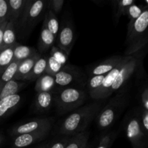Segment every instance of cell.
I'll list each match as a JSON object with an SVG mask.
<instances>
[{"instance_id":"obj_21","label":"cell","mask_w":148,"mask_h":148,"mask_svg":"<svg viewBox=\"0 0 148 148\" xmlns=\"http://www.w3.org/2000/svg\"><path fill=\"white\" fill-rule=\"evenodd\" d=\"M25 85V82L14 80V79L9 81L4 85H2L0 83V100L9 95L17 94Z\"/></svg>"},{"instance_id":"obj_25","label":"cell","mask_w":148,"mask_h":148,"mask_svg":"<svg viewBox=\"0 0 148 148\" xmlns=\"http://www.w3.org/2000/svg\"><path fill=\"white\" fill-rule=\"evenodd\" d=\"M89 137L90 132L88 131L71 136L65 148H88Z\"/></svg>"},{"instance_id":"obj_38","label":"cell","mask_w":148,"mask_h":148,"mask_svg":"<svg viewBox=\"0 0 148 148\" xmlns=\"http://www.w3.org/2000/svg\"><path fill=\"white\" fill-rule=\"evenodd\" d=\"M141 103L142 107L144 110L148 111V88L145 87L141 94Z\"/></svg>"},{"instance_id":"obj_27","label":"cell","mask_w":148,"mask_h":148,"mask_svg":"<svg viewBox=\"0 0 148 148\" xmlns=\"http://www.w3.org/2000/svg\"><path fill=\"white\" fill-rule=\"evenodd\" d=\"M20 62H12L8 67L4 71L2 74L0 76V83L1 85H4L9 81L13 79L14 77L15 76V74L17 72V67Z\"/></svg>"},{"instance_id":"obj_8","label":"cell","mask_w":148,"mask_h":148,"mask_svg":"<svg viewBox=\"0 0 148 148\" xmlns=\"http://www.w3.org/2000/svg\"><path fill=\"white\" fill-rule=\"evenodd\" d=\"M132 56H124L122 61L114 69H113L111 72H109L105 75V77L103 80L101 87L98 90H96L95 92L90 94V96L92 99L96 100V101H101V100H104L108 98V92H109L110 89H111L113 83L115 81L120 69L129 59H131Z\"/></svg>"},{"instance_id":"obj_12","label":"cell","mask_w":148,"mask_h":148,"mask_svg":"<svg viewBox=\"0 0 148 148\" xmlns=\"http://www.w3.org/2000/svg\"><path fill=\"white\" fill-rule=\"evenodd\" d=\"M51 130H42L36 132L27 133V134H20L13 137L12 143V148H25L37 142H40L44 140Z\"/></svg>"},{"instance_id":"obj_18","label":"cell","mask_w":148,"mask_h":148,"mask_svg":"<svg viewBox=\"0 0 148 148\" xmlns=\"http://www.w3.org/2000/svg\"><path fill=\"white\" fill-rule=\"evenodd\" d=\"M56 83L53 75L45 72L44 74L39 77L36 79L35 90L37 92H54L53 90L56 88Z\"/></svg>"},{"instance_id":"obj_29","label":"cell","mask_w":148,"mask_h":148,"mask_svg":"<svg viewBox=\"0 0 148 148\" xmlns=\"http://www.w3.org/2000/svg\"><path fill=\"white\" fill-rule=\"evenodd\" d=\"M118 136V132L116 131L106 134L101 137L98 146L96 148H110L113 145L114 142Z\"/></svg>"},{"instance_id":"obj_26","label":"cell","mask_w":148,"mask_h":148,"mask_svg":"<svg viewBox=\"0 0 148 148\" xmlns=\"http://www.w3.org/2000/svg\"><path fill=\"white\" fill-rule=\"evenodd\" d=\"M15 44L10 47L5 48L0 51V76L13 62V51Z\"/></svg>"},{"instance_id":"obj_30","label":"cell","mask_w":148,"mask_h":148,"mask_svg":"<svg viewBox=\"0 0 148 148\" xmlns=\"http://www.w3.org/2000/svg\"><path fill=\"white\" fill-rule=\"evenodd\" d=\"M105 75H97V76H90L87 82V89L88 93L91 94L101 87Z\"/></svg>"},{"instance_id":"obj_22","label":"cell","mask_w":148,"mask_h":148,"mask_svg":"<svg viewBox=\"0 0 148 148\" xmlns=\"http://www.w3.org/2000/svg\"><path fill=\"white\" fill-rule=\"evenodd\" d=\"M37 52L33 48L17 43L13 51V62H20L32 56Z\"/></svg>"},{"instance_id":"obj_32","label":"cell","mask_w":148,"mask_h":148,"mask_svg":"<svg viewBox=\"0 0 148 148\" xmlns=\"http://www.w3.org/2000/svg\"><path fill=\"white\" fill-rule=\"evenodd\" d=\"M49 55H51L55 60L57 61L58 62H59L62 64H66L68 56L61 49H59L57 46H52L51 49H50V54Z\"/></svg>"},{"instance_id":"obj_39","label":"cell","mask_w":148,"mask_h":148,"mask_svg":"<svg viewBox=\"0 0 148 148\" xmlns=\"http://www.w3.org/2000/svg\"><path fill=\"white\" fill-rule=\"evenodd\" d=\"M7 22H5L3 24L0 25V51L2 50V44H3V34H4V30L7 25Z\"/></svg>"},{"instance_id":"obj_13","label":"cell","mask_w":148,"mask_h":148,"mask_svg":"<svg viewBox=\"0 0 148 148\" xmlns=\"http://www.w3.org/2000/svg\"><path fill=\"white\" fill-rule=\"evenodd\" d=\"M21 96L18 93L9 95L0 100V121L14 112L21 102Z\"/></svg>"},{"instance_id":"obj_4","label":"cell","mask_w":148,"mask_h":148,"mask_svg":"<svg viewBox=\"0 0 148 148\" xmlns=\"http://www.w3.org/2000/svg\"><path fill=\"white\" fill-rule=\"evenodd\" d=\"M54 94V103L59 114H64L79 108L87 100L86 91L75 87L59 88Z\"/></svg>"},{"instance_id":"obj_2","label":"cell","mask_w":148,"mask_h":148,"mask_svg":"<svg viewBox=\"0 0 148 148\" xmlns=\"http://www.w3.org/2000/svg\"><path fill=\"white\" fill-rule=\"evenodd\" d=\"M148 10L144 9L141 15L134 22H129L125 44V56H132L148 43Z\"/></svg>"},{"instance_id":"obj_10","label":"cell","mask_w":148,"mask_h":148,"mask_svg":"<svg viewBox=\"0 0 148 148\" xmlns=\"http://www.w3.org/2000/svg\"><path fill=\"white\" fill-rule=\"evenodd\" d=\"M80 77V72L78 68L69 64H66L54 75L56 86L59 88L70 87L71 85L77 82Z\"/></svg>"},{"instance_id":"obj_7","label":"cell","mask_w":148,"mask_h":148,"mask_svg":"<svg viewBox=\"0 0 148 148\" xmlns=\"http://www.w3.org/2000/svg\"><path fill=\"white\" fill-rule=\"evenodd\" d=\"M53 122H54V119L51 117L33 119L13 126L9 131V134L11 137H14L27 133L36 132L42 130H51Z\"/></svg>"},{"instance_id":"obj_19","label":"cell","mask_w":148,"mask_h":148,"mask_svg":"<svg viewBox=\"0 0 148 148\" xmlns=\"http://www.w3.org/2000/svg\"><path fill=\"white\" fill-rule=\"evenodd\" d=\"M55 40H56V38L48 30L44 23H43L38 42L39 53L42 54L44 52L50 50L52 46H54Z\"/></svg>"},{"instance_id":"obj_1","label":"cell","mask_w":148,"mask_h":148,"mask_svg":"<svg viewBox=\"0 0 148 148\" xmlns=\"http://www.w3.org/2000/svg\"><path fill=\"white\" fill-rule=\"evenodd\" d=\"M101 109V102L82 106L74 110L59 124L56 132L60 135L73 136L86 131L92 120Z\"/></svg>"},{"instance_id":"obj_16","label":"cell","mask_w":148,"mask_h":148,"mask_svg":"<svg viewBox=\"0 0 148 148\" xmlns=\"http://www.w3.org/2000/svg\"><path fill=\"white\" fill-rule=\"evenodd\" d=\"M42 54H40L38 51L35 53L30 57L22 61L19 63L18 67H17V72L15 74V76L14 77L13 79L17 81H23V79L30 73L33 68V65L36 63L38 59L41 56Z\"/></svg>"},{"instance_id":"obj_3","label":"cell","mask_w":148,"mask_h":148,"mask_svg":"<svg viewBox=\"0 0 148 148\" xmlns=\"http://www.w3.org/2000/svg\"><path fill=\"white\" fill-rule=\"evenodd\" d=\"M130 101V94L125 88H122L109 100L98 114L96 121L98 128L106 130L116 120Z\"/></svg>"},{"instance_id":"obj_33","label":"cell","mask_w":148,"mask_h":148,"mask_svg":"<svg viewBox=\"0 0 148 148\" xmlns=\"http://www.w3.org/2000/svg\"><path fill=\"white\" fill-rule=\"evenodd\" d=\"M143 10H144V9L139 7L138 5H137V4L134 3V4H132L131 6H130V7H128L126 15L128 17L130 22H134L141 15Z\"/></svg>"},{"instance_id":"obj_37","label":"cell","mask_w":148,"mask_h":148,"mask_svg":"<svg viewBox=\"0 0 148 148\" xmlns=\"http://www.w3.org/2000/svg\"><path fill=\"white\" fill-rule=\"evenodd\" d=\"M140 121L143 131L147 135L148 133V111L140 109Z\"/></svg>"},{"instance_id":"obj_9","label":"cell","mask_w":148,"mask_h":148,"mask_svg":"<svg viewBox=\"0 0 148 148\" xmlns=\"http://www.w3.org/2000/svg\"><path fill=\"white\" fill-rule=\"evenodd\" d=\"M137 64H138V61L137 58L132 56L130 59H129L121 67L116 78L115 81L113 83L109 92H108V97L112 95L113 93L116 92V91L120 90L122 89L123 86L127 83L130 77L132 76L134 71L137 69Z\"/></svg>"},{"instance_id":"obj_15","label":"cell","mask_w":148,"mask_h":148,"mask_svg":"<svg viewBox=\"0 0 148 148\" xmlns=\"http://www.w3.org/2000/svg\"><path fill=\"white\" fill-rule=\"evenodd\" d=\"M54 93L51 92H38L35 98V109L38 113H45L49 111L54 102Z\"/></svg>"},{"instance_id":"obj_28","label":"cell","mask_w":148,"mask_h":148,"mask_svg":"<svg viewBox=\"0 0 148 148\" xmlns=\"http://www.w3.org/2000/svg\"><path fill=\"white\" fill-rule=\"evenodd\" d=\"M134 3H135L134 0H121V1H118L116 12L115 14L114 15L116 23H118L121 16L126 15L128 7L131 6L132 4H134Z\"/></svg>"},{"instance_id":"obj_23","label":"cell","mask_w":148,"mask_h":148,"mask_svg":"<svg viewBox=\"0 0 148 148\" xmlns=\"http://www.w3.org/2000/svg\"><path fill=\"white\" fill-rule=\"evenodd\" d=\"M16 40H17V33H16L15 25L11 21L7 22L3 34L2 49L14 46L17 43Z\"/></svg>"},{"instance_id":"obj_36","label":"cell","mask_w":148,"mask_h":148,"mask_svg":"<svg viewBox=\"0 0 148 148\" xmlns=\"http://www.w3.org/2000/svg\"><path fill=\"white\" fill-rule=\"evenodd\" d=\"M8 22V3L7 0H0V25Z\"/></svg>"},{"instance_id":"obj_41","label":"cell","mask_w":148,"mask_h":148,"mask_svg":"<svg viewBox=\"0 0 148 148\" xmlns=\"http://www.w3.org/2000/svg\"><path fill=\"white\" fill-rule=\"evenodd\" d=\"M4 137H3L1 134H0V146L3 144V143H4Z\"/></svg>"},{"instance_id":"obj_31","label":"cell","mask_w":148,"mask_h":148,"mask_svg":"<svg viewBox=\"0 0 148 148\" xmlns=\"http://www.w3.org/2000/svg\"><path fill=\"white\" fill-rule=\"evenodd\" d=\"M64 65L62 64L57 61L55 60L51 55L47 56V65H46V73L50 74V75L54 76L64 67Z\"/></svg>"},{"instance_id":"obj_5","label":"cell","mask_w":148,"mask_h":148,"mask_svg":"<svg viewBox=\"0 0 148 148\" xmlns=\"http://www.w3.org/2000/svg\"><path fill=\"white\" fill-rule=\"evenodd\" d=\"M47 9L45 0H27L21 17L16 26L23 36L30 33L38 22L44 17Z\"/></svg>"},{"instance_id":"obj_24","label":"cell","mask_w":148,"mask_h":148,"mask_svg":"<svg viewBox=\"0 0 148 148\" xmlns=\"http://www.w3.org/2000/svg\"><path fill=\"white\" fill-rule=\"evenodd\" d=\"M43 23L46 26L48 30L56 38L59 31V23L56 15L50 10L46 9L44 14V21Z\"/></svg>"},{"instance_id":"obj_34","label":"cell","mask_w":148,"mask_h":148,"mask_svg":"<svg viewBox=\"0 0 148 148\" xmlns=\"http://www.w3.org/2000/svg\"><path fill=\"white\" fill-rule=\"evenodd\" d=\"M70 136L61 135L60 137L55 138L51 143H49L48 148H65L67 145Z\"/></svg>"},{"instance_id":"obj_11","label":"cell","mask_w":148,"mask_h":148,"mask_svg":"<svg viewBox=\"0 0 148 148\" xmlns=\"http://www.w3.org/2000/svg\"><path fill=\"white\" fill-rule=\"evenodd\" d=\"M57 47L62 51L67 56L70 54L75 40V33L72 25L66 23L59 28V33L56 38Z\"/></svg>"},{"instance_id":"obj_40","label":"cell","mask_w":148,"mask_h":148,"mask_svg":"<svg viewBox=\"0 0 148 148\" xmlns=\"http://www.w3.org/2000/svg\"><path fill=\"white\" fill-rule=\"evenodd\" d=\"M48 146H49V143H44V144L41 145L37 148H48Z\"/></svg>"},{"instance_id":"obj_20","label":"cell","mask_w":148,"mask_h":148,"mask_svg":"<svg viewBox=\"0 0 148 148\" xmlns=\"http://www.w3.org/2000/svg\"><path fill=\"white\" fill-rule=\"evenodd\" d=\"M47 65V56H42L37 59L33 65L30 73L23 79V81H34L46 72Z\"/></svg>"},{"instance_id":"obj_6","label":"cell","mask_w":148,"mask_h":148,"mask_svg":"<svg viewBox=\"0 0 148 148\" xmlns=\"http://www.w3.org/2000/svg\"><path fill=\"white\" fill-rule=\"evenodd\" d=\"M124 129L127 138L133 148H147V135L144 132L140 121V109L127 117Z\"/></svg>"},{"instance_id":"obj_17","label":"cell","mask_w":148,"mask_h":148,"mask_svg":"<svg viewBox=\"0 0 148 148\" xmlns=\"http://www.w3.org/2000/svg\"><path fill=\"white\" fill-rule=\"evenodd\" d=\"M27 0H7L8 3V22L17 24L21 17Z\"/></svg>"},{"instance_id":"obj_35","label":"cell","mask_w":148,"mask_h":148,"mask_svg":"<svg viewBox=\"0 0 148 148\" xmlns=\"http://www.w3.org/2000/svg\"><path fill=\"white\" fill-rule=\"evenodd\" d=\"M64 3V0H48L46 1L47 9L51 10L55 14L60 12L63 7Z\"/></svg>"},{"instance_id":"obj_14","label":"cell","mask_w":148,"mask_h":148,"mask_svg":"<svg viewBox=\"0 0 148 148\" xmlns=\"http://www.w3.org/2000/svg\"><path fill=\"white\" fill-rule=\"evenodd\" d=\"M124 56H115L106 59L98 64L95 65L90 71V76H97V75H105L113 69L116 67L122 61Z\"/></svg>"}]
</instances>
